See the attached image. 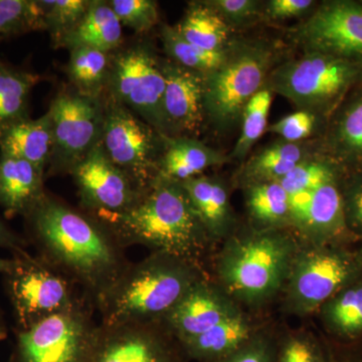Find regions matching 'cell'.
I'll list each match as a JSON object with an SVG mask.
<instances>
[{
  "instance_id": "cell-1",
  "label": "cell",
  "mask_w": 362,
  "mask_h": 362,
  "mask_svg": "<svg viewBox=\"0 0 362 362\" xmlns=\"http://www.w3.org/2000/svg\"><path fill=\"white\" fill-rule=\"evenodd\" d=\"M25 218L37 256L80 288L95 309L131 264L103 221L56 197L45 194Z\"/></svg>"
},
{
  "instance_id": "cell-2",
  "label": "cell",
  "mask_w": 362,
  "mask_h": 362,
  "mask_svg": "<svg viewBox=\"0 0 362 362\" xmlns=\"http://www.w3.org/2000/svg\"><path fill=\"white\" fill-rule=\"evenodd\" d=\"M124 249L143 246L202 266L213 244L189 197L177 181L157 177L139 201L120 214H93Z\"/></svg>"
},
{
  "instance_id": "cell-3",
  "label": "cell",
  "mask_w": 362,
  "mask_h": 362,
  "mask_svg": "<svg viewBox=\"0 0 362 362\" xmlns=\"http://www.w3.org/2000/svg\"><path fill=\"white\" fill-rule=\"evenodd\" d=\"M207 276L202 267L165 252L131 263L97 305L102 325L160 322L188 290Z\"/></svg>"
},
{
  "instance_id": "cell-4",
  "label": "cell",
  "mask_w": 362,
  "mask_h": 362,
  "mask_svg": "<svg viewBox=\"0 0 362 362\" xmlns=\"http://www.w3.org/2000/svg\"><path fill=\"white\" fill-rule=\"evenodd\" d=\"M289 228L233 233L216 261V284L233 301L258 306L284 287L298 251Z\"/></svg>"
},
{
  "instance_id": "cell-5",
  "label": "cell",
  "mask_w": 362,
  "mask_h": 362,
  "mask_svg": "<svg viewBox=\"0 0 362 362\" xmlns=\"http://www.w3.org/2000/svg\"><path fill=\"white\" fill-rule=\"evenodd\" d=\"M283 42L235 35L220 68L206 76L204 112L216 133L230 134L240 126L243 111L266 87L272 71L288 57Z\"/></svg>"
},
{
  "instance_id": "cell-6",
  "label": "cell",
  "mask_w": 362,
  "mask_h": 362,
  "mask_svg": "<svg viewBox=\"0 0 362 362\" xmlns=\"http://www.w3.org/2000/svg\"><path fill=\"white\" fill-rule=\"evenodd\" d=\"M362 86V64L318 52L287 58L269 76L266 87L297 110L329 120L350 93Z\"/></svg>"
},
{
  "instance_id": "cell-7",
  "label": "cell",
  "mask_w": 362,
  "mask_h": 362,
  "mask_svg": "<svg viewBox=\"0 0 362 362\" xmlns=\"http://www.w3.org/2000/svg\"><path fill=\"white\" fill-rule=\"evenodd\" d=\"M308 246V245H307ZM361 252L340 245L298 249L285 283V304L290 313L308 315L330 298L361 279Z\"/></svg>"
},
{
  "instance_id": "cell-8",
  "label": "cell",
  "mask_w": 362,
  "mask_h": 362,
  "mask_svg": "<svg viewBox=\"0 0 362 362\" xmlns=\"http://www.w3.org/2000/svg\"><path fill=\"white\" fill-rule=\"evenodd\" d=\"M16 330H25L49 317L73 310L87 298L73 283L39 256L13 252L4 274Z\"/></svg>"
},
{
  "instance_id": "cell-9",
  "label": "cell",
  "mask_w": 362,
  "mask_h": 362,
  "mask_svg": "<svg viewBox=\"0 0 362 362\" xmlns=\"http://www.w3.org/2000/svg\"><path fill=\"white\" fill-rule=\"evenodd\" d=\"M94 311L85 300L73 310L16 330L9 362H90L100 329Z\"/></svg>"
},
{
  "instance_id": "cell-10",
  "label": "cell",
  "mask_w": 362,
  "mask_h": 362,
  "mask_svg": "<svg viewBox=\"0 0 362 362\" xmlns=\"http://www.w3.org/2000/svg\"><path fill=\"white\" fill-rule=\"evenodd\" d=\"M164 135L123 105L104 96L105 153L141 192L158 177Z\"/></svg>"
},
{
  "instance_id": "cell-11",
  "label": "cell",
  "mask_w": 362,
  "mask_h": 362,
  "mask_svg": "<svg viewBox=\"0 0 362 362\" xmlns=\"http://www.w3.org/2000/svg\"><path fill=\"white\" fill-rule=\"evenodd\" d=\"M111 54L105 96L123 105L164 135L162 59L149 42H137Z\"/></svg>"
},
{
  "instance_id": "cell-12",
  "label": "cell",
  "mask_w": 362,
  "mask_h": 362,
  "mask_svg": "<svg viewBox=\"0 0 362 362\" xmlns=\"http://www.w3.org/2000/svg\"><path fill=\"white\" fill-rule=\"evenodd\" d=\"M47 112L51 116L54 147L47 173L70 175L101 140L104 97L85 96L71 88L59 92Z\"/></svg>"
},
{
  "instance_id": "cell-13",
  "label": "cell",
  "mask_w": 362,
  "mask_h": 362,
  "mask_svg": "<svg viewBox=\"0 0 362 362\" xmlns=\"http://www.w3.org/2000/svg\"><path fill=\"white\" fill-rule=\"evenodd\" d=\"M288 45L362 64L361 0H325L286 32Z\"/></svg>"
},
{
  "instance_id": "cell-14",
  "label": "cell",
  "mask_w": 362,
  "mask_h": 362,
  "mask_svg": "<svg viewBox=\"0 0 362 362\" xmlns=\"http://www.w3.org/2000/svg\"><path fill=\"white\" fill-rule=\"evenodd\" d=\"M163 322L102 325L90 362H187Z\"/></svg>"
},
{
  "instance_id": "cell-15",
  "label": "cell",
  "mask_w": 362,
  "mask_h": 362,
  "mask_svg": "<svg viewBox=\"0 0 362 362\" xmlns=\"http://www.w3.org/2000/svg\"><path fill=\"white\" fill-rule=\"evenodd\" d=\"M70 175L77 187L80 209L90 214L123 213L144 194L108 158L100 142Z\"/></svg>"
},
{
  "instance_id": "cell-16",
  "label": "cell",
  "mask_w": 362,
  "mask_h": 362,
  "mask_svg": "<svg viewBox=\"0 0 362 362\" xmlns=\"http://www.w3.org/2000/svg\"><path fill=\"white\" fill-rule=\"evenodd\" d=\"M165 90L162 100L164 135L197 138L206 123V76L162 59Z\"/></svg>"
},
{
  "instance_id": "cell-17",
  "label": "cell",
  "mask_w": 362,
  "mask_h": 362,
  "mask_svg": "<svg viewBox=\"0 0 362 362\" xmlns=\"http://www.w3.org/2000/svg\"><path fill=\"white\" fill-rule=\"evenodd\" d=\"M240 314L232 298L206 277L188 290L162 322L180 343Z\"/></svg>"
},
{
  "instance_id": "cell-18",
  "label": "cell",
  "mask_w": 362,
  "mask_h": 362,
  "mask_svg": "<svg viewBox=\"0 0 362 362\" xmlns=\"http://www.w3.org/2000/svg\"><path fill=\"white\" fill-rule=\"evenodd\" d=\"M315 142L317 151L337 162L345 173L362 171V86L340 104Z\"/></svg>"
},
{
  "instance_id": "cell-19",
  "label": "cell",
  "mask_w": 362,
  "mask_h": 362,
  "mask_svg": "<svg viewBox=\"0 0 362 362\" xmlns=\"http://www.w3.org/2000/svg\"><path fill=\"white\" fill-rule=\"evenodd\" d=\"M180 183L211 242L230 238L237 218L225 180L218 175H202Z\"/></svg>"
},
{
  "instance_id": "cell-20",
  "label": "cell",
  "mask_w": 362,
  "mask_h": 362,
  "mask_svg": "<svg viewBox=\"0 0 362 362\" xmlns=\"http://www.w3.org/2000/svg\"><path fill=\"white\" fill-rule=\"evenodd\" d=\"M158 177L183 181L202 175L211 168L230 162L228 156L204 144L197 138L164 135Z\"/></svg>"
},
{
  "instance_id": "cell-21",
  "label": "cell",
  "mask_w": 362,
  "mask_h": 362,
  "mask_svg": "<svg viewBox=\"0 0 362 362\" xmlns=\"http://www.w3.org/2000/svg\"><path fill=\"white\" fill-rule=\"evenodd\" d=\"M45 178L30 162L0 156V206L6 216L25 218L47 194Z\"/></svg>"
},
{
  "instance_id": "cell-22",
  "label": "cell",
  "mask_w": 362,
  "mask_h": 362,
  "mask_svg": "<svg viewBox=\"0 0 362 362\" xmlns=\"http://www.w3.org/2000/svg\"><path fill=\"white\" fill-rule=\"evenodd\" d=\"M341 180L324 185L314 192L308 218L297 233L308 246L340 245L343 240L352 237L345 221Z\"/></svg>"
},
{
  "instance_id": "cell-23",
  "label": "cell",
  "mask_w": 362,
  "mask_h": 362,
  "mask_svg": "<svg viewBox=\"0 0 362 362\" xmlns=\"http://www.w3.org/2000/svg\"><path fill=\"white\" fill-rule=\"evenodd\" d=\"M315 140L289 142L279 138L277 141L257 150L240 164L238 182L245 187L250 183L280 180L316 151Z\"/></svg>"
},
{
  "instance_id": "cell-24",
  "label": "cell",
  "mask_w": 362,
  "mask_h": 362,
  "mask_svg": "<svg viewBox=\"0 0 362 362\" xmlns=\"http://www.w3.org/2000/svg\"><path fill=\"white\" fill-rule=\"evenodd\" d=\"M54 136L49 112L37 119L26 118L0 134V156L32 163L47 175L51 161Z\"/></svg>"
},
{
  "instance_id": "cell-25",
  "label": "cell",
  "mask_w": 362,
  "mask_h": 362,
  "mask_svg": "<svg viewBox=\"0 0 362 362\" xmlns=\"http://www.w3.org/2000/svg\"><path fill=\"white\" fill-rule=\"evenodd\" d=\"M123 26L104 0H92L89 11L78 25L61 40L58 47L71 51L90 47L112 54L122 45Z\"/></svg>"
},
{
  "instance_id": "cell-26",
  "label": "cell",
  "mask_w": 362,
  "mask_h": 362,
  "mask_svg": "<svg viewBox=\"0 0 362 362\" xmlns=\"http://www.w3.org/2000/svg\"><path fill=\"white\" fill-rule=\"evenodd\" d=\"M255 333L249 321L240 314L180 344L187 361L213 362L239 349Z\"/></svg>"
},
{
  "instance_id": "cell-27",
  "label": "cell",
  "mask_w": 362,
  "mask_h": 362,
  "mask_svg": "<svg viewBox=\"0 0 362 362\" xmlns=\"http://www.w3.org/2000/svg\"><path fill=\"white\" fill-rule=\"evenodd\" d=\"M176 30L190 44L211 52H221L230 44L235 33L204 0L188 2Z\"/></svg>"
},
{
  "instance_id": "cell-28",
  "label": "cell",
  "mask_w": 362,
  "mask_h": 362,
  "mask_svg": "<svg viewBox=\"0 0 362 362\" xmlns=\"http://www.w3.org/2000/svg\"><path fill=\"white\" fill-rule=\"evenodd\" d=\"M242 187L252 228L290 230L289 194L278 181L250 183Z\"/></svg>"
},
{
  "instance_id": "cell-29",
  "label": "cell",
  "mask_w": 362,
  "mask_h": 362,
  "mask_svg": "<svg viewBox=\"0 0 362 362\" xmlns=\"http://www.w3.org/2000/svg\"><path fill=\"white\" fill-rule=\"evenodd\" d=\"M40 76L0 62V134L13 124L30 118V100Z\"/></svg>"
},
{
  "instance_id": "cell-30",
  "label": "cell",
  "mask_w": 362,
  "mask_h": 362,
  "mask_svg": "<svg viewBox=\"0 0 362 362\" xmlns=\"http://www.w3.org/2000/svg\"><path fill=\"white\" fill-rule=\"evenodd\" d=\"M111 54L90 47L71 49L66 66L71 88L85 96L103 98L110 74Z\"/></svg>"
},
{
  "instance_id": "cell-31",
  "label": "cell",
  "mask_w": 362,
  "mask_h": 362,
  "mask_svg": "<svg viewBox=\"0 0 362 362\" xmlns=\"http://www.w3.org/2000/svg\"><path fill=\"white\" fill-rule=\"evenodd\" d=\"M328 330L343 339L362 335V280L343 288L320 308Z\"/></svg>"
},
{
  "instance_id": "cell-32",
  "label": "cell",
  "mask_w": 362,
  "mask_h": 362,
  "mask_svg": "<svg viewBox=\"0 0 362 362\" xmlns=\"http://www.w3.org/2000/svg\"><path fill=\"white\" fill-rule=\"evenodd\" d=\"M273 96L272 90L265 87L247 102L240 118L239 137L228 154L230 161H238L242 164L250 156L257 142L267 132Z\"/></svg>"
},
{
  "instance_id": "cell-33",
  "label": "cell",
  "mask_w": 362,
  "mask_h": 362,
  "mask_svg": "<svg viewBox=\"0 0 362 362\" xmlns=\"http://www.w3.org/2000/svg\"><path fill=\"white\" fill-rule=\"evenodd\" d=\"M160 39L168 59L204 76L220 68L228 54V47L223 51L211 52L190 44L181 37L175 26L173 25H161Z\"/></svg>"
},
{
  "instance_id": "cell-34",
  "label": "cell",
  "mask_w": 362,
  "mask_h": 362,
  "mask_svg": "<svg viewBox=\"0 0 362 362\" xmlns=\"http://www.w3.org/2000/svg\"><path fill=\"white\" fill-rule=\"evenodd\" d=\"M346 175L344 169L320 152L316 151L278 180L288 194L301 192H314L324 185L337 182Z\"/></svg>"
},
{
  "instance_id": "cell-35",
  "label": "cell",
  "mask_w": 362,
  "mask_h": 362,
  "mask_svg": "<svg viewBox=\"0 0 362 362\" xmlns=\"http://www.w3.org/2000/svg\"><path fill=\"white\" fill-rule=\"evenodd\" d=\"M45 30L39 0H0V37Z\"/></svg>"
},
{
  "instance_id": "cell-36",
  "label": "cell",
  "mask_w": 362,
  "mask_h": 362,
  "mask_svg": "<svg viewBox=\"0 0 362 362\" xmlns=\"http://www.w3.org/2000/svg\"><path fill=\"white\" fill-rule=\"evenodd\" d=\"M44 13L45 30L54 47L78 25L89 11L92 0H39Z\"/></svg>"
},
{
  "instance_id": "cell-37",
  "label": "cell",
  "mask_w": 362,
  "mask_h": 362,
  "mask_svg": "<svg viewBox=\"0 0 362 362\" xmlns=\"http://www.w3.org/2000/svg\"><path fill=\"white\" fill-rule=\"evenodd\" d=\"M327 122V119L314 112L297 110L270 124L267 133L277 135L285 141H312L323 134Z\"/></svg>"
},
{
  "instance_id": "cell-38",
  "label": "cell",
  "mask_w": 362,
  "mask_h": 362,
  "mask_svg": "<svg viewBox=\"0 0 362 362\" xmlns=\"http://www.w3.org/2000/svg\"><path fill=\"white\" fill-rule=\"evenodd\" d=\"M109 4L122 26L137 33H146L159 23L156 0H110Z\"/></svg>"
},
{
  "instance_id": "cell-39",
  "label": "cell",
  "mask_w": 362,
  "mask_h": 362,
  "mask_svg": "<svg viewBox=\"0 0 362 362\" xmlns=\"http://www.w3.org/2000/svg\"><path fill=\"white\" fill-rule=\"evenodd\" d=\"M230 26L233 33L240 32L263 21L261 0H204Z\"/></svg>"
},
{
  "instance_id": "cell-40",
  "label": "cell",
  "mask_w": 362,
  "mask_h": 362,
  "mask_svg": "<svg viewBox=\"0 0 362 362\" xmlns=\"http://www.w3.org/2000/svg\"><path fill=\"white\" fill-rule=\"evenodd\" d=\"M277 362H330L329 350L309 333H295L278 343Z\"/></svg>"
},
{
  "instance_id": "cell-41",
  "label": "cell",
  "mask_w": 362,
  "mask_h": 362,
  "mask_svg": "<svg viewBox=\"0 0 362 362\" xmlns=\"http://www.w3.org/2000/svg\"><path fill=\"white\" fill-rule=\"evenodd\" d=\"M340 190L350 235L362 238V171L346 173L340 182Z\"/></svg>"
},
{
  "instance_id": "cell-42",
  "label": "cell",
  "mask_w": 362,
  "mask_h": 362,
  "mask_svg": "<svg viewBox=\"0 0 362 362\" xmlns=\"http://www.w3.org/2000/svg\"><path fill=\"white\" fill-rule=\"evenodd\" d=\"M278 343L265 333H255L232 354L213 362H277Z\"/></svg>"
},
{
  "instance_id": "cell-43",
  "label": "cell",
  "mask_w": 362,
  "mask_h": 362,
  "mask_svg": "<svg viewBox=\"0 0 362 362\" xmlns=\"http://www.w3.org/2000/svg\"><path fill=\"white\" fill-rule=\"evenodd\" d=\"M319 2L315 0H267L263 2V23L308 18Z\"/></svg>"
},
{
  "instance_id": "cell-44",
  "label": "cell",
  "mask_w": 362,
  "mask_h": 362,
  "mask_svg": "<svg viewBox=\"0 0 362 362\" xmlns=\"http://www.w3.org/2000/svg\"><path fill=\"white\" fill-rule=\"evenodd\" d=\"M28 243L18 233L11 230L4 221L0 220V247L16 252L26 250Z\"/></svg>"
},
{
  "instance_id": "cell-45",
  "label": "cell",
  "mask_w": 362,
  "mask_h": 362,
  "mask_svg": "<svg viewBox=\"0 0 362 362\" xmlns=\"http://www.w3.org/2000/svg\"><path fill=\"white\" fill-rule=\"evenodd\" d=\"M330 362H362V347L329 350Z\"/></svg>"
},
{
  "instance_id": "cell-46",
  "label": "cell",
  "mask_w": 362,
  "mask_h": 362,
  "mask_svg": "<svg viewBox=\"0 0 362 362\" xmlns=\"http://www.w3.org/2000/svg\"><path fill=\"white\" fill-rule=\"evenodd\" d=\"M11 266V259H1L0 258V274H6L9 270Z\"/></svg>"
},
{
  "instance_id": "cell-47",
  "label": "cell",
  "mask_w": 362,
  "mask_h": 362,
  "mask_svg": "<svg viewBox=\"0 0 362 362\" xmlns=\"http://www.w3.org/2000/svg\"><path fill=\"white\" fill-rule=\"evenodd\" d=\"M7 334H8V331H7L6 324L2 317L0 316V342L6 339Z\"/></svg>"
},
{
  "instance_id": "cell-48",
  "label": "cell",
  "mask_w": 362,
  "mask_h": 362,
  "mask_svg": "<svg viewBox=\"0 0 362 362\" xmlns=\"http://www.w3.org/2000/svg\"><path fill=\"white\" fill-rule=\"evenodd\" d=\"M359 252H361V256H362V250H361V251H359Z\"/></svg>"
},
{
  "instance_id": "cell-49",
  "label": "cell",
  "mask_w": 362,
  "mask_h": 362,
  "mask_svg": "<svg viewBox=\"0 0 362 362\" xmlns=\"http://www.w3.org/2000/svg\"><path fill=\"white\" fill-rule=\"evenodd\" d=\"M361 1H362V0H361Z\"/></svg>"
}]
</instances>
